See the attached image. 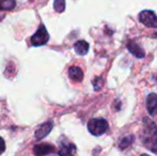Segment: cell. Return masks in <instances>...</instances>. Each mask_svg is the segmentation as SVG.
<instances>
[{
	"instance_id": "obj_1",
	"label": "cell",
	"mask_w": 157,
	"mask_h": 156,
	"mask_svg": "<svg viewBox=\"0 0 157 156\" xmlns=\"http://www.w3.org/2000/svg\"><path fill=\"white\" fill-rule=\"evenodd\" d=\"M144 128H143L141 140L147 150L153 153H157V127L151 121L144 120Z\"/></svg>"
},
{
	"instance_id": "obj_2",
	"label": "cell",
	"mask_w": 157,
	"mask_h": 156,
	"mask_svg": "<svg viewBox=\"0 0 157 156\" xmlns=\"http://www.w3.org/2000/svg\"><path fill=\"white\" fill-rule=\"evenodd\" d=\"M108 122L103 118L91 119L88 122V129L94 136H101L105 134L108 129Z\"/></svg>"
},
{
	"instance_id": "obj_3",
	"label": "cell",
	"mask_w": 157,
	"mask_h": 156,
	"mask_svg": "<svg viewBox=\"0 0 157 156\" xmlns=\"http://www.w3.org/2000/svg\"><path fill=\"white\" fill-rule=\"evenodd\" d=\"M48 40H49V34L47 32V29L43 24H41L36 32L31 36V44L33 46H42L47 43Z\"/></svg>"
},
{
	"instance_id": "obj_4",
	"label": "cell",
	"mask_w": 157,
	"mask_h": 156,
	"mask_svg": "<svg viewBox=\"0 0 157 156\" xmlns=\"http://www.w3.org/2000/svg\"><path fill=\"white\" fill-rule=\"evenodd\" d=\"M139 21L150 28H157V16L151 10H144L139 13Z\"/></svg>"
},
{
	"instance_id": "obj_5",
	"label": "cell",
	"mask_w": 157,
	"mask_h": 156,
	"mask_svg": "<svg viewBox=\"0 0 157 156\" xmlns=\"http://www.w3.org/2000/svg\"><path fill=\"white\" fill-rule=\"evenodd\" d=\"M55 152V146L49 143H40L34 146L33 153L35 156H46Z\"/></svg>"
},
{
	"instance_id": "obj_6",
	"label": "cell",
	"mask_w": 157,
	"mask_h": 156,
	"mask_svg": "<svg viewBox=\"0 0 157 156\" xmlns=\"http://www.w3.org/2000/svg\"><path fill=\"white\" fill-rule=\"evenodd\" d=\"M52 126H54L52 122H46V123H44V124H42L41 126L35 131V134H34L35 139L41 140V139H43V138H45L46 136L52 131Z\"/></svg>"
},
{
	"instance_id": "obj_7",
	"label": "cell",
	"mask_w": 157,
	"mask_h": 156,
	"mask_svg": "<svg viewBox=\"0 0 157 156\" xmlns=\"http://www.w3.org/2000/svg\"><path fill=\"white\" fill-rule=\"evenodd\" d=\"M75 153H76V146L71 142L62 143L58 151L59 156H74Z\"/></svg>"
},
{
	"instance_id": "obj_8",
	"label": "cell",
	"mask_w": 157,
	"mask_h": 156,
	"mask_svg": "<svg viewBox=\"0 0 157 156\" xmlns=\"http://www.w3.org/2000/svg\"><path fill=\"white\" fill-rule=\"evenodd\" d=\"M127 48L128 50H129L130 54H132L135 57H137V58L139 59H142L145 57V54H144V50H143V48L141 47L140 45H138V44L136 43V42H128L127 43Z\"/></svg>"
},
{
	"instance_id": "obj_9",
	"label": "cell",
	"mask_w": 157,
	"mask_h": 156,
	"mask_svg": "<svg viewBox=\"0 0 157 156\" xmlns=\"http://www.w3.org/2000/svg\"><path fill=\"white\" fill-rule=\"evenodd\" d=\"M147 108L151 116H155L157 113V95L155 93H151L147 95Z\"/></svg>"
},
{
	"instance_id": "obj_10",
	"label": "cell",
	"mask_w": 157,
	"mask_h": 156,
	"mask_svg": "<svg viewBox=\"0 0 157 156\" xmlns=\"http://www.w3.org/2000/svg\"><path fill=\"white\" fill-rule=\"evenodd\" d=\"M68 76L73 81L79 82L83 78V72L78 67H71L68 69Z\"/></svg>"
},
{
	"instance_id": "obj_11",
	"label": "cell",
	"mask_w": 157,
	"mask_h": 156,
	"mask_svg": "<svg viewBox=\"0 0 157 156\" xmlns=\"http://www.w3.org/2000/svg\"><path fill=\"white\" fill-rule=\"evenodd\" d=\"M74 49L76 54H78L79 56H85L89 51V44L86 41H78L75 43Z\"/></svg>"
},
{
	"instance_id": "obj_12",
	"label": "cell",
	"mask_w": 157,
	"mask_h": 156,
	"mask_svg": "<svg viewBox=\"0 0 157 156\" xmlns=\"http://www.w3.org/2000/svg\"><path fill=\"white\" fill-rule=\"evenodd\" d=\"M15 0H0V9L1 10H13L15 8Z\"/></svg>"
},
{
	"instance_id": "obj_13",
	"label": "cell",
	"mask_w": 157,
	"mask_h": 156,
	"mask_svg": "<svg viewBox=\"0 0 157 156\" xmlns=\"http://www.w3.org/2000/svg\"><path fill=\"white\" fill-rule=\"evenodd\" d=\"M54 8L56 12L62 13L65 10V0H55Z\"/></svg>"
},
{
	"instance_id": "obj_14",
	"label": "cell",
	"mask_w": 157,
	"mask_h": 156,
	"mask_svg": "<svg viewBox=\"0 0 157 156\" xmlns=\"http://www.w3.org/2000/svg\"><path fill=\"white\" fill-rule=\"evenodd\" d=\"M134 141V137L132 136H128V137H125L124 139L122 140V142L120 143V148L121 149H124V148H127L132 142Z\"/></svg>"
},
{
	"instance_id": "obj_15",
	"label": "cell",
	"mask_w": 157,
	"mask_h": 156,
	"mask_svg": "<svg viewBox=\"0 0 157 156\" xmlns=\"http://www.w3.org/2000/svg\"><path fill=\"white\" fill-rule=\"evenodd\" d=\"M93 85H94V89L95 90H99L103 86V78L101 77H96L94 79L93 81Z\"/></svg>"
},
{
	"instance_id": "obj_16",
	"label": "cell",
	"mask_w": 157,
	"mask_h": 156,
	"mask_svg": "<svg viewBox=\"0 0 157 156\" xmlns=\"http://www.w3.org/2000/svg\"><path fill=\"white\" fill-rule=\"evenodd\" d=\"M4 150H6V142H4L3 138L0 137V155L4 152Z\"/></svg>"
},
{
	"instance_id": "obj_17",
	"label": "cell",
	"mask_w": 157,
	"mask_h": 156,
	"mask_svg": "<svg viewBox=\"0 0 157 156\" xmlns=\"http://www.w3.org/2000/svg\"><path fill=\"white\" fill-rule=\"evenodd\" d=\"M140 156H149V155H147V154H142V155H140Z\"/></svg>"
},
{
	"instance_id": "obj_18",
	"label": "cell",
	"mask_w": 157,
	"mask_h": 156,
	"mask_svg": "<svg viewBox=\"0 0 157 156\" xmlns=\"http://www.w3.org/2000/svg\"><path fill=\"white\" fill-rule=\"evenodd\" d=\"M154 38H157V33H156V34H154Z\"/></svg>"
}]
</instances>
